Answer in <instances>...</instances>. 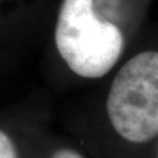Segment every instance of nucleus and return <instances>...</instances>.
I'll list each match as a JSON object with an SVG mask.
<instances>
[{"label": "nucleus", "mask_w": 158, "mask_h": 158, "mask_svg": "<svg viewBox=\"0 0 158 158\" xmlns=\"http://www.w3.org/2000/svg\"><path fill=\"white\" fill-rule=\"evenodd\" d=\"M0 158H19L17 148L12 137L0 129Z\"/></svg>", "instance_id": "7ed1b4c3"}, {"label": "nucleus", "mask_w": 158, "mask_h": 158, "mask_svg": "<svg viewBox=\"0 0 158 158\" xmlns=\"http://www.w3.org/2000/svg\"><path fill=\"white\" fill-rule=\"evenodd\" d=\"M52 158H85L81 153L73 149H59L52 156Z\"/></svg>", "instance_id": "20e7f679"}, {"label": "nucleus", "mask_w": 158, "mask_h": 158, "mask_svg": "<svg viewBox=\"0 0 158 158\" xmlns=\"http://www.w3.org/2000/svg\"><path fill=\"white\" fill-rule=\"evenodd\" d=\"M54 41L61 58L77 75L99 79L121 61L127 33L94 8V0H63L59 8Z\"/></svg>", "instance_id": "f03ea898"}, {"label": "nucleus", "mask_w": 158, "mask_h": 158, "mask_svg": "<svg viewBox=\"0 0 158 158\" xmlns=\"http://www.w3.org/2000/svg\"><path fill=\"white\" fill-rule=\"evenodd\" d=\"M104 112L125 152L153 157L158 140V46L140 49L117 67Z\"/></svg>", "instance_id": "f257e3e1"}, {"label": "nucleus", "mask_w": 158, "mask_h": 158, "mask_svg": "<svg viewBox=\"0 0 158 158\" xmlns=\"http://www.w3.org/2000/svg\"><path fill=\"white\" fill-rule=\"evenodd\" d=\"M152 158H158V140H157L156 149H154V153H153V157H152Z\"/></svg>", "instance_id": "39448f33"}]
</instances>
